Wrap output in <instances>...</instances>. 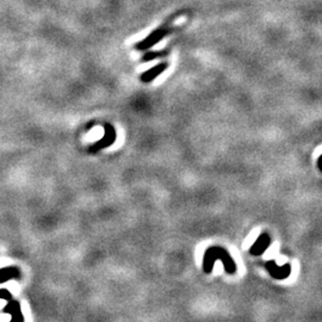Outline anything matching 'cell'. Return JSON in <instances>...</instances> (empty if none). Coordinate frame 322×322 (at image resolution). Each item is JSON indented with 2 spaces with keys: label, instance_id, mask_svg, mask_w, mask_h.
I'll return each mask as SVG.
<instances>
[{
  "label": "cell",
  "instance_id": "1",
  "mask_svg": "<svg viewBox=\"0 0 322 322\" xmlns=\"http://www.w3.org/2000/svg\"><path fill=\"white\" fill-rule=\"evenodd\" d=\"M216 259H220L225 265V270L227 274L234 275L236 272V265L233 261V259L230 258L228 252L225 248L213 246L210 247L205 251L204 259H203V270L205 274H210L213 267V262L216 261Z\"/></svg>",
  "mask_w": 322,
  "mask_h": 322
},
{
  "label": "cell",
  "instance_id": "2",
  "mask_svg": "<svg viewBox=\"0 0 322 322\" xmlns=\"http://www.w3.org/2000/svg\"><path fill=\"white\" fill-rule=\"evenodd\" d=\"M3 313L11 315L10 322H25L22 313V308H20V303L17 300L10 299L4 307V309H3Z\"/></svg>",
  "mask_w": 322,
  "mask_h": 322
},
{
  "label": "cell",
  "instance_id": "3",
  "mask_svg": "<svg viewBox=\"0 0 322 322\" xmlns=\"http://www.w3.org/2000/svg\"><path fill=\"white\" fill-rule=\"evenodd\" d=\"M105 128H106L105 129L106 134H105L104 139L100 140V141H98L97 143H94L93 146H91V149H90L91 152L96 153L99 149L105 148V147L113 145V143L115 142V139H116V132H115V129L109 124H105Z\"/></svg>",
  "mask_w": 322,
  "mask_h": 322
},
{
  "label": "cell",
  "instance_id": "4",
  "mask_svg": "<svg viewBox=\"0 0 322 322\" xmlns=\"http://www.w3.org/2000/svg\"><path fill=\"white\" fill-rule=\"evenodd\" d=\"M271 244V239L267 233L261 234L260 236L258 237V240L255 241V244L252 246V248L250 250V253L253 255H260L264 253V252L267 250L269 246Z\"/></svg>",
  "mask_w": 322,
  "mask_h": 322
},
{
  "label": "cell",
  "instance_id": "5",
  "mask_svg": "<svg viewBox=\"0 0 322 322\" xmlns=\"http://www.w3.org/2000/svg\"><path fill=\"white\" fill-rule=\"evenodd\" d=\"M20 277H22V274L17 266H8V267L0 269V284H4L11 279H19Z\"/></svg>",
  "mask_w": 322,
  "mask_h": 322
},
{
  "label": "cell",
  "instance_id": "6",
  "mask_svg": "<svg viewBox=\"0 0 322 322\" xmlns=\"http://www.w3.org/2000/svg\"><path fill=\"white\" fill-rule=\"evenodd\" d=\"M169 33H170V30H164V29H159V30L154 31V33L150 35L149 37H147L145 41L141 42V43L138 45V48L139 49H146L148 47H152V45L155 44L157 41L165 37Z\"/></svg>",
  "mask_w": 322,
  "mask_h": 322
},
{
  "label": "cell",
  "instance_id": "7",
  "mask_svg": "<svg viewBox=\"0 0 322 322\" xmlns=\"http://www.w3.org/2000/svg\"><path fill=\"white\" fill-rule=\"evenodd\" d=\"M167 67H169V65H167V64L157 65V66H155V67H153L152 69H148V71L143 73V74L140 76V79H141L143 83L152 82V80L155 79L157 75H160L161 73L165 71Z\"/></svg>",
  "mask_w": 322,
  "mask_h": 322
},
{
  "label": "cell",
  "instance_id": "8",
  "mask_svg": "<svg viewBox=\"0 0 322 322\" xmlns=\"http://www.w3.org/2000/svg\"><path fill=\"white\" fill-rule=\"evenodd\" d=\"M266 269H267L269 272H270V275L272 276V277L277 278V279H284V278H288L284 274H282L281 271L283 270H286V269H290V265L286 264L284 266H282V267H279V266H277V264H276V261L271 260L269 261L267 264H266Z\"/></svg>",
  "mask_w": 322,
  "mask_h": 322
},
{
  "label": "cell",
  "instance_id": "9",
  "mask_svg": "<svg viewBox=\"0 0 322 322\" xmlns=\"http://www.w3.org/2000/svg\"><path fill=\"white\" fill-rule=\"evenodd\" d=\"M163 55H165V52H160V51H150V52H147V54L143 57V60L145 61H149V60H153V59L155 58H159V57H163Z\"/></svg>",
  "mask_w": 322,
  "mask_h": 322
},
{
  "label": "cell",
  "instance_id": "10",
  "mask_svg": "<svg viewBox=\"0 0 322 322\" xmlns=\"http://www.w3.org/2000/svg\"><path fill=\"white\" fill-rule=\"evenodd\" d=\"M0 299L9 301L10 299H12L11 292H10L8 289H0Z\"/></svg>",
  "mask_w": 322,
  "mask_h": 322
},
{
  "label": "cell",
  "instance_id": "11",
  "mask_svg": "<svg viewBox=\"0 0 322 322\" xmlns=\"http://www.w3.org/2000/svg\"><path fill=\"white\" fill-rule=\"evenodd\" d=\"M321 159H322V155L318 156V161H317V167H318V170H320V171L322 169V167H321Z\"/></svg>",
  "mask_w": 322,
  "mask_h": 322
}]
</instances>
